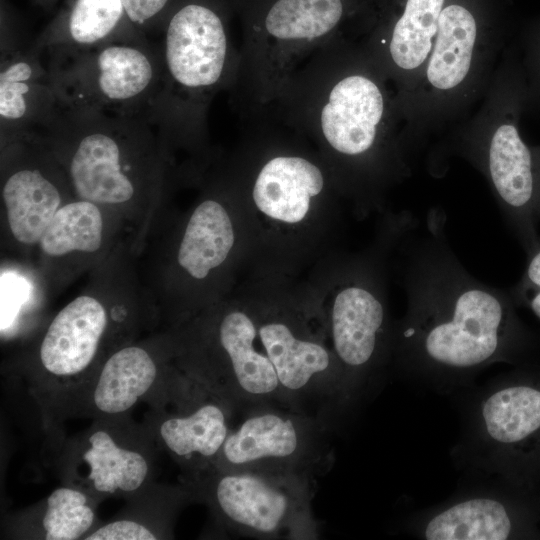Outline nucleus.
I'll return each instance as SVG.
<instances>
[{"label": "nucleus", "instance_id": "10", "mask_svg": "<svg viewBox=\"0 0 540 540\" xmlns=\"http://www.w3.org/2000/svg\"><path fill=\"white\" fill-rule=\"evenodd\" d=\"M217 519L253 536L294 534L309 523V476L247 470H212L187 485Z\"/></svg>", "mask_w": 540, "mask_h": 540}, {"label": "nucleus", "instance_id": "9", "mask_svg": "<svg viewBox=\"0 0 540 540\" xmlns=\"http://www.w3.org/2000/svg\"><path fill=\"white\" fill-rule=\"evenodd\" d=\"M93 420L59 445L62 484L86 492L98 503L109 497L129 499L153 485L158 445L146 426L130 415Z\"/></svg>", "mask_w": 540, "mask_h": 540}, {"label": "nucleus", "instance_id": "22", "mask_svg": "<svg viewBox=\"0 0 540 540\" xmlns=\"http://www.w3.org/2000/svg\"><path fill=\"white\" fill-rule=\"evenodd\" d=\"M98 504L86 492L62 485L20 513L13 520L12 529L21 538L83 539L94 529Z\"/></svg>", "mask_w": 540, "mask_h": 540}, {"label": "nucleus", "instance_id": "25", "mask_svg": "<svg viewBox=\"0 0 540 540\" xmlns=\"http://www.w3.org/2000/svg\"><path fill=\"white\" fill-rule=\"evenodd\" d=\"M147 490V489H146ZM146 490L139 493L141 500L134 496L129 498L133 503L131 510L102 526L94 528L84 540H156L166 535L168 516H164L162 509L155 511L154 499H150L148 506Z\"/></svg>", "mask_w": 540, "mask_h": 540}, {"label": "nucleus", "instance_id": "5", "mask_svg": "<svg viewBox=\"0 0 540 540\" xmlns=\"http://www.w3.org/2000/svg\"><path fill=\"white\" fill-rule=\"evenodd\" d=\"M486 92L479 113L438 157L460 155L484 175L505 223L526 251L539 237V216L533 151L520 129L526 86L517 47L506 50Z\"/></svg>", "mask_w": 540, "mask_h": 540}, {"label": "nucleus", "instance_id": "15", "mask_svg": "<svg viewBox=\"0 0 540 540\" xmlns=\"http://www.w3.org/2000/svg\"><path fill=\"white\" fill-rule=\"evenodd\" d=\"M366 278L356 274L345 283L330 311L333 352L357 401L379 385L394 341L384 300Z\"/></svg>", "mask_w": 540, "mask_h": 540}, {"label": "nucleus", "instance_id": "12", "mask_svg": "<svg viewBox=\"0 0 540 540\" xmlns=\"http://www.w3.org/2000/svg\"><path fill=\"white\" fill-rule=\"evenodd\" d=\"M68 52L69 63L50 77L56 97L69 110L129 115L153 92L162 72L140 43L105 42Z\"/></svg>", "mask_w": 540, "mask_h": 540}, {"label": "nucleus", "instance_id": "23", "mask_svg": "<svg viewBox=\"0 0 540 540\" xmlns=\"http://www.w3.org/2000/svg\"><path fill=\"white\" fill-rule=\"evenodd\" d=\"M36 64L18 57L11 60L0 73V118L2 126L18 128L28 123L36 112L41 85Z\"/></svg>", "mask_w": 540, "mask_h": 540}, {"label": "nucleus", "instance_id": "26", "mask_svg": "<svg viewBox=\"0 0 540 540\" xmlns=\"http://www.w3.org/2000/svg\"><path fill=\"white\" fill-rule=\"evenodd\" d=\"M525 252L524 272L509 293L516 306L529 308L540 319V236Z\"/></svg>", "mask_w": 540, "mask_h": 540}, {"label": "nucleus", "instance_id": "4", "mask_svg": "<svg viewBox=\"0 0 540 540\" xmlns=\"http://www.w3.org/2000/svg\"><path fill=\"white\" fill-rule=\"evenodd\" d=\"M68 126L44 138L75 198L93 202L138 233L155 216L161 166L154 143L130 126L129 115L69 110Z\"/></svg>", "mask_w": 540, "mask_h": 540}, {"label": "nucleus", "instance_id": "29", "mask_svg": "<svg viewBox=\"0 0 540 540\" xmlns=\"http://www.w3.org/2000/svg\"><path fill=\"white\" fill-rule=\"evenodd\" d=\"M534 157V172L536 181L537 213L540 219V146L532 147Z\"/></svg>", "mask_w": 540, "mask_h": 540}, {"label": "nucleus", "instance_id": "16", "mask_svg": "<svg viewBox=\"0 0 540 540\" xmlns=\"http://www.w3.org/2000/svg\"><path fill=\"white\" fill-rule=\"evenodd\" d=\"M493 475L464 473L446 500L410 514L403 523L413 537L426 540H507L521 531V511L510 488Z\"/></svg>", "mask_w": 540, "mask_h": 540}, {"label": "nucleus", "instance_id": "17", "mask_svg": "<svg viewBox=\"0 0 540 540\" xmlns=\"http://www.w3.org/2000/svg\"><path fill=\"white\" fill-rule=\"evenodd\" d=\"M313 430L301 414L257 405L231 427L213 470L308 475L317 460Z\"/></svg>", "mask_w": 540, "mask_h": 540}, {"label": "nucleus", "instance_id": "21", "mask_svg": "<svg viewBox=\"0 0 540 540\" xmlns=\"http://www.w3.org/2000/svg\"><path fill=\"white\" fill-rule=\"evenodd\" d=\"M235 230L224 204L206 198L192 210L172 254L171 266L193 281H204L228 259Z\"/></svg>", "mask_w": 540, "mask_h": 540}, {"label": "nucleus", "instance_id": "27", "mask_svg": "<svg viewBox=\"0 0 540 540\" xmlns=\"http://www.w3.org/2000/svg\"><path fill=\"white\" fill-rule=\"evenodd\" d=\"M519 57L525 78L526 111L540 113V25L526 35Z\"/></svg>", "mask_w": 540, "mask_h": 540}, {"label": "nucleus", "instance_id": "28", "mask_svg": "<svg viewBox=\"0 0 540 540\" xmlns=\"http://www.w3.org/2000/svg\"><path fill=\"white\" fill-rule=\"evenodd\" d=\"M169 0H121L124 14L130 22L143 25L154 18Z\"/></svg>", "mask_w": 540, "mask_h": 540}, {"label": "nucleus", "instance_id": "18", "mask_svg": "<svg viewBox=\"0 0 540 540\" xmlns=\"http://www.w3.org/2000/svg\"><path fill=\"white\" fill-rule=\"evenodd\" d=\"M176 369L170 337L128 342L104 360L74 416L97 419L130 415L137 403H149L158 395Z\"/></svg>", "mask_w": 540, "mask_h": 540}, {"label": "nucleus", "instance_id": "8", "mask_svg": "<svg viewBox=\"0 0 540 540\" xmlns=\"http://www.w3.org/2000/svg\"><path fill=\"white\" fill-rule=\"evenodd\" d=\"M258 341L257 323L241 309L218 314L192 344L172 340L177 366L234 408L273 400L286 402L277 374Z\"/></svg>", "mask_w": 540, "mask_h": 540}, {"label": "nucleus", "instance_id": "2", "mask_svg": "<svg viewBox=\"0 0 540 540\" xmlns=\"http://www.w3.org/2000/svg\"><path fill=\"white\" fill-rule=\"evenodd\" d=\"M289 126L344 163L356 185L410 173L405 121L396 92L362 44H331L301 66L276 102Z\"/></svg>", "mask_w": 540, "mask_h": 540}, {"label": "nucleus", "instance_id": "11", "mask_svg": "<svg viewBox=\"0 0 540 540\" xmlns=\"http://www.w3.org/2000/svg\"><path fill=\"white\" fill-rule=\"evenodd\" d=\"M149 404L152 410L143 424L158 447L181 467L186 485L211 472L230 431L235 408L178 366Z\"/></svg>", "mask_w": 540, "mask_h": 540}, {"label": "nucleus", "instance_id": "20", "mask_svg": "<svg viewBox=\"0 0 540 540\" xmlns=\"http://www.w3.org/2000/svg\"><path fill=\"white\" fill-rule=\"evenodd\" d=\"M326 184L321 167L298 154H276L258 169L252 199L256 208L270 219L287 224L303 221L313 199Z\"/></svg>", "mask_w": 540, "mask_h": 540}, {"label": "nucleus", "instance_id": "13", "mask_svg": "<svg viewBox=\"0 0 540 540\" xmlns=\"http://www.w3.org/2000/svg\"><path fill=\"white\" fill-rule=\"evenodd\" d=\"M10 150L1 176L4 231L12 247L35 252L58 210L75 196L45 139L18 134Z\"/></svg>", "mask_w": 540, "mask_h": 540}, {"label": "nucleus", "instance_id": "3", "mask_svg": "<svg viewBox=\"0 0 540 540\" xmlns=\"http://www.w3.org/2000/svg\"><path fill=\"white\" fill-rule=\"evenodd\" d=\"M124 246L98 266L83 293L51 319L22 365V375L50 435L76 407L104 360L135 340L143 318L132 277L116 268Z\"/></svg>", "mask_w": 540, "mask_h": 540}, {"label": "nucleus", "instance_id": "14", "mask_svg": "<svg viewBox=\"0 0 540 540\" xmlns=\"http://www.w3.org/2000/svg\"><path fill=\"white\" fill-rule=\"evenodd\" d=\"M162 63L180 99L203 104L228 80L237 78L240 56L233 50L222 17L206 4L190 2L167 24Z\"/></svg>", "mask_w": 540, "mask_h": 540}, {"label": "nucleus", "instance_id": "6", "mask_svg": "<svg viewBox=\"0 0 540 540\" xmlns=\"http://www.w3.org/2000/svg\"><path fill=\"white\" fill-rule=\"evenodd\" d=\"M460 432L450 456L463 473L514 484L540 458V386L518 375L495 376L450 394Z\"/></svg>", "mask_w": 540, "mask_h": 540}, {"label": "nucleus", "instance_id": "24", "mask_svg": "<svg viewBox=\"0 0 540 540\" xmlns=\"http://www.w3.org/2000/svg\"><path fill=\"white\" fill-rule=\"evenodd\" d=\"M123 14L121 0H76L67 21L68 44L81 50L105 43Z\"/></svg>", "mask_w": 540, "mask_h": 540}, {"label": "nucleus", "instance_id": "1", "mask_svg": "<svg viewBox=\"0 0 540 540\" xmlns=\"http://www.w3.org/2000/svg\"><path fill=\"white\" fill-rule=\"evenodd\" d=\"M446 214L414 219L405 238V316L394 326L397 370L414 385L450 395L498 362H516L529 336L509 292L473 277L448 243Z\"/></svg>", "mask_w": 540, "mask_h": 540}, {"label": "nucleus", "instance_id": "19", "mask_svg": "<svg viewBox=\"0 0 540 540\" xmlns=\"http://www.w3.org/2000/svg\"><path fill=\"white\" fill-rule=\"evenodd\" d=\"M122 222L99 205L78 198L65 203L42 235L35 253L46 286H65L95 270L120 245Z\"/></svg>", "mask_w": 540, "mask_h": 540}, {"label": "nucleus", "instance_id": "7", "mask_svg": "<svg viewBox=\"0 0 540 540\" xmlns=\"http://www.w3.org/2000/svg\"><path fill=\"white\" fill-rule=\"evenodd\" d=\"M344 13L343 0H273L264 9L243 44L236 79L253 108L275 104L301 66L340 41Z\"/></svg>", "mask_w": 540, "mask_h": 540}]
</instances>
